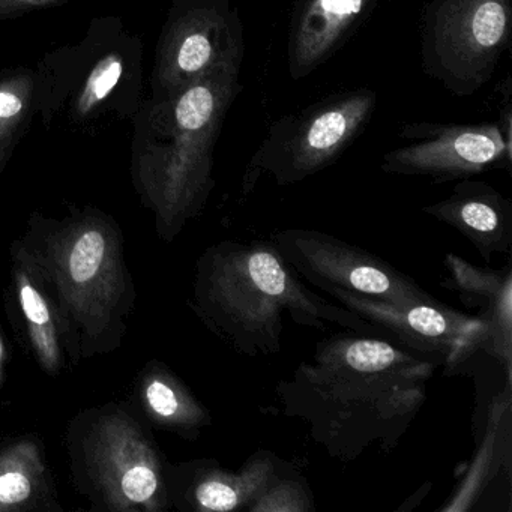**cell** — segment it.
<instances>
[{"label":"cell","mask_w":512,"mask_h":512,"mask_svg":"<svg viewBox=\"0 0 512 512\" xmlns=\"http://www.w3.org/2000/svg\"><path fill=\"white\" fill-rule=\"evenodd\" d=\"M439 365L374 335L320 340L275 388L284 416L307 424L329 457L352 463L377 446L392 452L428 397Z\"/></svg>","instance_id":"1"},{"label":"cell","mask_w":512,"mask_h":512,"mask_svg":"<svg viewBox=\"0 0 512 512\" xmlns=\"http://www.w3.org/2000/svg\"><path fill=\"white\" fill-rule=\"evenodd\" d=\"M17 242L55 302L70 364L118 350L137 298L118 221L95 206L34 212Z\"/></svg>","instance_id":"2"},{"label":"cell","mask_w":512,"mask_h":512,"mask_svg":"<svg viewBox=\"0 0 512 512\" xmlns=\"http://www.w3.org/2000/svg\"><path fill=\"white\" fill-rule=\"evenodd\" d=\"M191 310L211 334L248 358L281 352L284 314L296 325H338L374 335L361 317L308 289L271 241H220L196 262Z\"/></svg>","instance_id":"3"},{"label":"cell","mask_w":512,"mask_h":512,"mask_svg":"<svg viewBox=\"0 0 512 512\" xmlns=\"http://www.w3.org/2000/svg\"><path fill=\"white\" fill-rule=\"evenodd\" d=\"M239 74L226 68L166 97L149 95L131 121V181L161 241H175L208 205L215 145L241 91Z\"/></svg>","instance_id":"4"},{"label":"cell","mask_w":512,"mask_h":512,"mask_svg":"<svg viewBox=\"0 0 512 512\" xmlns=\"http://www.w3.org/2000/svg\"><path fill=\"white\" fill-rule=\"evenodd\" d=\"M145 46L122 17H95L82 40L47 52L35 70V115L47 130L98 134L133 121L143 101Z\"/></svg>","instance_id":"5"},{"label":"cell","mask_w":512,"mask_h":512,"mask_svg":"<svg viewBox=\"0 0 512 512\" xmlns=\"http://www.w3.org/2000/svg\"><path fill=\"white\" fill-rule=\"evenodd\" d=\"M65 448L74 487L92 511H169L166 460L131 404L110 401L77 413Z\"/></svg>","instance_id":"6"},{"label":"cell","mask_w":512,"mask_h":512,"mask_svg":"<svg viewBox=\"0 0 512 512\" xmlns=\"http://www.w3.org/2000/svg\"><path fill=\"white\" fill-rule=\"evenodd\" d=\"M376 106V92L353 89L278 119L245 167L242 194L248 196L265 176L287 187L322 172L358 139Z\"/></svg>","instance_id":"7"},{"label":"cell","mask_w":512,"mask_h":512,"mask_svg":"<svg viewBox=\"0 0 512 512\" xmlns=\"http://www.w3.org/2000/svg\"><path fill=\"white\" fill-rule=\"evenodd\" d=\"M512 37V0H427L421 19L425 74L458 98L496 73Z\"/></svg>","instance_id":"8"},{"label":"cell","mask_w":512,"mask_h":512,"mask_svg":"<svg viewBox=\"0 0 512 512\" xmlns=\"http://www.w3.org/2000/svg\"><path fill=\"white\" fill-rule=\"evenodd\" d=\"M244 52V25L233 0H172L155 47L151 97L241 68Z\"/></svg>","instance_id":"9"},{"label":"cell","mask_w":512,"mask_h":512,"mask_svg":"<svg viewBox=\"0 0 512 512\" xmlns=\"http://www.w3.org/2000/svg\"><path fill=\"white\" fill-rule=\"evenodd\" d=\"M326 295L374 329L376 337L445 367L455 374L476 353H490V331L478 316L436 304H392L329 290Z\"/></svg>","instance_id":"10"},{"label":"cell","mask_w":512,"mask_h":512,"mask_svg":"<svg viewBox=\"0 0 512 512\" xmlns=\"http://www.w3.org/2000/svg\"><path fill=\"white\" fill-rule=\"evenodd\" d=\"M269 241L299 277L325 293L341 290L392 304L440 302L391 263L328 233L278 230Z\"/></svg>","instance_id":"11"},{"label":"cell","mask_w":512,"mask_h":512,"mask_svg":"<svg viewBox=\"0 0 512 512\" xmlns=\"http://www.w3.org/2000/svg\"><path fill=\"white\" fill-rule=\"evenodd\" d=\"M511 104L506 100L499 122L490 124H407V145L383 155L388 175L427 176L434 182L461 181L491 169H511Z\"/></svg>","instance_id":"12"},{"label":"cell","mask_w":512,"mask_h":512,"mask_svg":"<svg viewBox=\"0 0 512 512\" xmlns=\"http://www.w3.org/2000/svg\"><path fill=\"white\" fill-rule=\"evenodd\" d=\"M284 461L259 449L238 470L212 458L167 463L164 466L170 508L181 512L247 511L259 499Z\"/></svg>","instance_id":"13"},{"label":"cell","mask_w":512,"mask_h":512,"mask_svg":"<svg viewBox=\"0 0 512 512\" xmlns=\"http://www.w3.org/2000/svg\"><path fill=\"white\" fill-rule=\"evenodd\" d=\"M379 0H296L287 65L293 80L311 76L367 22Z\"/></svg>","instance_id":"14"},{"label":"cell","mask_w":512,"mask_h":512,"mask_svg":"<svg viewBox=\"0 0 512 512\" xmlns=\"http://www.w3.org/2000/svg\"><path fill=\"white\" fill-rule=\"evenodd\" d=\"M448 278L440 286L457 295L464 307L478 311L476 316L490 331V353L511 382L512 370V269L479 268L454 253L445 256Z\"/></svg>","instance_id":"15"},{"label":"cell","mask_w":512,"mask_h":512,"mask_svg":"<svg viewBox=\"0 0 512 512\" xmlns=\"http://www.w3.org/2000/svg\"><path fill=\"white\" fill-rule=\"evenodd\" d=\"M422 211L458 230L487 263L494 254L511 253V200L487 182L461 179L451 196Z\"/></svg>","instance_id":"16"},{"label":"cell","mask_w":512,"mask_h":512,"mask_svg":"<svg viewBox=\"0 0 512 512\" xmlns=\"http://www.w3.org/2000/svg\"><path fill=\"white\" fill-rule=\"evenodd\" d=\"M10 298L38 367L58 377L67 365L64 335L55 302L17 239L10 247Z\"/></svg>","instance_id":"17"},{"label":"cell","mask_w":512,"mask_h":512,"mask_svg":"<svg viewBox=\"0 0 512 512\" xmlns=\"http://www.w3.org/2000/svg\"><path fill=\"white\" fill-rule=\"evenodd\" d=\"M134 400L143 418L158 430L169 431L188 442H196L211 427L208 407L166 364L151 361L136 379Z\"/></svg>","instance_id":"18"},{"label":"cell","mask_w":512,"mask_h":512,"mask_svg":"<svg viewBox=\"0 0 512 512\" xmlns=\"http://www.w3.org/2000/svg\"><path fill=\"white\" fill-rule=\"evenodd\" d=\"M55 479L35 434L0 442V512H61Z\"/></svg>","instance_id":"19"},{"label":"cell","mask_w":512,"mask_h":512,"mask_svg":"<svg viewBox=\"0 0 512 512\" xmlns=\"http://www.w3.org/2000/svg\"><path fill=\"white\" fill-rule=\"evenodd\" d=\"M35 98V70H0V152H14L25 136L35 116Z\"/></svg>","instance_id":"20"},{"label":"cell","mask_w":512,"mask_h":512,"mask_svg":"<svg viewBox=\"0 0 512 512\" xmlns=\"http://www.w3.org/2000/svg\"><path fill=\"white\" fill-rule=\"evenodd\" d=\"M511 425V382H506V389L502 395L494 398L491 418L485 431V442L481 446V454L473 463L469 478L463 482L458 493L451 497L448 505L443 506L442 511H466L472 508L473 499L482 490V482L490 481L485 472V467L490 469L494 454L500 451L502 434L509 430Z\"/></svg>","instance_id":"21"},{"label":"cell","mask_w":512,"mask_h":512,"mask_svg":"<svg viewBox=\"0 0 512 512\" xmlns=\"http://www.w3.org/2000/svg\"><path fill=\"white\" fill-rule=\"evenodd\" d=\"M314 509L316 503L307 479L292 463L284 461L248 512H313Z\"/></svg>","instance_id":"22"},{"label":"cell","mask_w":512,"mask_h":512,"mask_svg":"<svg viewBox=\"0 0 512 512\" xmlns=\"http://www.w3.org/2000/svg\"><path fill=\"white\" fill-rule=\"evenodd\" d=\"M70 0H0V22L67 5Z\"/></svg>","instance_id":"23"},{"label":"cell","mask_w":512,"mask_h":512,"mask_svg":"<svg viewBox=\"0 0 512 512\" xmlns=\"http://www.w3.org/2000/svg\"><path fill=\"white\" fill-rule=\"evenodd\" d=\"M5 370H7V346L4 337L0 334V389L5 383Z\"/></svg>","instance_id":"24"},{"label":"cell","mask_w":512,"mask_h":512,"mask_svg":"<svg viewBox=\"0 0 512 512\" xmlns=\"http://www.w3.org/2000/svg\"><path fill=\"white\" fill-rule=\"evenodd\" d=\"M14 152H0V173L4 172L7 167L8 161L13 157Z\"/></svg>","instance_id":"25"}]
</instances>
